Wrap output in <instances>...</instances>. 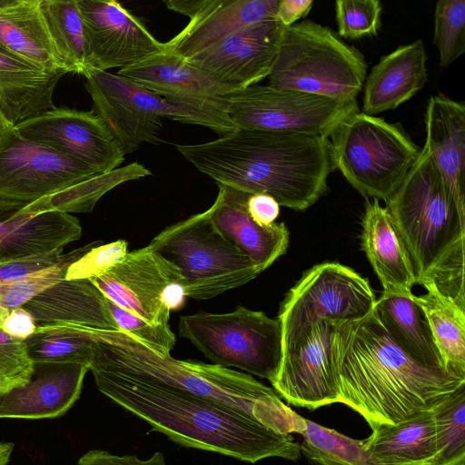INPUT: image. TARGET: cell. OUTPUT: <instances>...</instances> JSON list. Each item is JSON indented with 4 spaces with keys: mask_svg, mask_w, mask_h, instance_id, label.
<instances>
[{
    "mask_svg": "<svg viewBox=\"0 0 465 465\" xmlns=\"http://www.w3.org/2000/svg\"><path fill=\"white\" fill-rule=\"evenodd\" d=\"M21 382L0 375V403L3 398L14 388L23 386Z\"/></svg>",
    "mask_w": 465,
    "mask_h": 465,
    "instance_id": "681fc988",
    "label": "cell"
},
{
    "mask_svg": "<svg viewBox=\"0 0 465 465\" xmlns=\"http://www.w3.org/2000/svg\"><path fill=\"white\" fill-rule=\"evenodd\" d=\"M117 73L223 127H236L228 115L229 102L223 90L203 71L166 49Z\"/></svg>",
    "mask_w": 465,
    "mask_h": 465,
    "instance_id": "d6986e66",
    "label": "cell"
},
{
    "mask_svg": "<svg viewBox=\"0 0 465 465\" xmlns=\"http://www.w3.org/2000/svg\"><path fill=\"white\" fill-rule=\"evenodd\" d=\"M37 325L73 324L119 331L105 298L90 280H62L22 306Z\"/></svg>",
    "mask_w": 465,
    "mask_h": 465,
    "instance_id": "4316f807",
    "label": "cell"
},
{
    "mask_svg": "<svg viewBox=\"0 0 465 465\" xmlns=\"http://www.w3.org/2000/svg\"><path fill=\"white\" fill-rule=\"evenodd\" d=\"M179 335L191 341L213 364L275 378L282 359L278 319L238 306L227 313L198 312L179 319Z\"/></svg>",
    "mask_w": 465,
    "mask_h": 465,
    "instance_id": "9c48e42d",
    "label": "cell"
},
{
    "mask_svg": "<svg viewBox=\"0 0 465 465\" xmlns=\"http://www.w3.org/2000/svg\"><path fill=\"white\" fill-rule=\"evenodd\" d=\"M433 44L440 65L447 67L465 52V0H440L434 12Z\"/></svg>",
    "mask_w": 465,
    "mask_h": 465,
    "instance_id": "f35d334b",
    "label": "cell"
},
{
    "mask_svg": "<svg viewBox=\"0 0 465 465\" xmlns=\"http://www.w3.org/2000/svg\"><path fill=\"white\" fill-rule=\"evenodd\" d=\"M361 245L381 281L382 293L411 296L416 284L411 259L386 207L377 199L366 203Z\"/></svg>",
    "mask_w": 465,
    "mask_h": 465,
    "instance_id": "484cf974",
    "label": "cell"
},
{
    "mask_svg": "<svg viewBox=\"0 0 465 465\" xmlns=\"http://www.w3.org/2000/svg\"><path fill=\"white\" fill-rule=\"evenodd\" d=\"M177 151L216 183L265 193L295 211L314 204L328 189L334 166L327 137L236 129Z\"/></svg>",
    "mask_w": 465,
    "mask_h": 465,
    "instance_id": "3957f363",
    "label": "cell"
},
{
    "mask_svg": "<svg viewBox=\"0 0 465 465\" xmlns=\"http://www.w3.org/2000/svg\"><path fill=\"white\" fill-rule=\"evenodd\" d=\"M284 29L276 18L263 20L185 60L203 71L227 95L257 84L270 75Z\"/></svg>",
    "mask_w": 465,
    "mask_h": 465,
    "instance_id": "9a60e30c",
    "label": "cell"
},
{
    "mask_svg": "<svg viewBox=\"0 0 465 465\" xmlns=\"http://www.w3.org/2000/svg\"><path fill=\"white\" fill-rule=\"evenodd\" d=\"M366 74L358 49L331 28L302 20L285 27L268 85L351 102L362 90Z\"/></svg>",
    "mask_w": 465,
    "mask_h": 465,
    "instance_id": "8992f818",
    "label": "cell"
},
{
    "mask_svg": "<svg viewBox=\"0 0 465 465\" xmlns=\"http://www.w3.org/2000/svg\"><path fill=\"white\" fill-rule=\"evenodd\" d=\"M0 45L40 70L67 74L48 34L40 0H0Z\"/></svg>",
    "mask_w": 465,
    "mask_h": 465,
    "instance_id": "f1b7e54d",
    "label": "cell"
},
{
    "mask_svg": "<svg viewBox=\"0 0 465 465\" xmlns=\"http://www.w3.org/2000/svg\"><path fill=\"white\" fill-rule=\"evenodd\" d=\"M422 295L411 299L420 309L441 359L443 369L465 378V309L441 294L433 286H425Z\"/></svg>",
    "mask_w": 465,
    "mask_h": 465,
    "instance_id": "1f68e13d",
    "label": "cell"
},
{
    "mask_svg": "<svg viewBox=\"0 0 465 465\" xmlns=\"http://www.w3.org/2000/svg\"><path fill=\"white\" fill-rule=\"evenodd\" d=\"M90 69L132 65L165 49L140 18L114 0H77ZM88 70V71H89Z\"/></svg>",
    "mask_w": 465,
    "mask_h": 465,
    "instance_id": "ac0fdd59",
    "label": "cell"
},
{
    "mask_svg": "<svg viewBox=\"0 0 465 465\" xmlns=\"http://www.w3.org/2000/svg\"><path fill=\"white\" fill-rule=\"evenodd\" d=\"M375 302L368 281L351 268L338 262L317 264L302 274L281 304L282 348L321 320L337 323L362 319Z\"/></svg>",
    "mask_w": 465,
    "mask_h": 465,
    "instance_id": "30bf717a",
    "label": "cell"
},
{
    "mask_svg": "<svg viewBox=\"0 0 465 465\" xmlns=\"http://www.w3.org/2000/svg\"><path fill=\"white\" fill-rule=\"evenodd\" d=\"M14 126L12 125L7 119L5 117V115L0 111V138L4 134V133L10 127Z\"/></svg>",
    "mask_w": 465,
    "mask_h": 465,
    "instance_id": "816d5d0a",
    "label": "cell"
},
{
    "mask_svg": "<svg viewBox=\"0 0 465 465\" xmlns=\"http://www.w3.org/2000/svg\"><path fill=\"white\" fill-rule=\"evenodd\" d=\"M334 169L361 194L387 203L416 162L420 149L401 124L355 112L329 136Z\"/></svg>",
    "mask_w": 465,
    "mask_h": 465,
    "instance_id": "52a82bcc",
    "label": "cell"
},
{
    "mask_svg": "<svg viewBox=\"0 0 465 465\" xmlns=\"http://www.w3.org/2000/svg\"><path fill=\"white\" fill-rule=\"evenodd\" d=\"M180 273L186 297L207 300L261 272L212 223L207 210L166 227L148 244Z\"/></svg>",
    "mask_w": 465,
    "mask_h": 465,
    "instance_id": "ba28073f",
    "label": "cell"
},
{
    "mask_svg": "<svg viewBox=\"0 0 465 465\" xmlns=\"http://www.w3.org/2000/svg\"><path fill=\"white\" fill-rule=\"evenodd\" d=\"M279 0H173L171 10L187 15V25L165 49L187 59L250 25L276 18Z\"/></svg>",
    "mask_w": 465,
    "mask_h": 465,
    "instance_id": "ffe728a7",
    "label": "cell"
},
{
    "mask_svg": "<svg viewBox=\"0 0 465 465\" xmlns=\"http://www.w3.org/2000/svg\"><path fill=\"white\" fill-rule=\"evenodd\" d=\"M227 113L237 129L318 135L329 138L357 100L342 102L299 91L254 84L226 95Z\"/></svg>",
    "mask_w": 465,
    "mask_h": 465,
    "instance_id": "8fae6325",
    "label": "cell"
},
{
    "mask_svg": "<svg viewBox=\"0 0 465 465\" xmlns=\"http://www.w3.org/2000/svg\"><path fill=\"white\" fill-rule=\"evenodd\" d=\"M151 175L143 164L134 162L111 172L97 174L51 196L30 203L20 210L23 214L46 212L90 213L98 200L116 186Z\"/></svg>",
    "mask_w": 465,
    "mask_h": 465,
    "instance_id": "d6a6232c",
    "label": "cell"
},
{
    "mask_svg": "<svg viewBox=\"0 0 465 465\" xmlns=\"http://www.w3.org/2000/svg\"><path fill=\"white\" fill-rule=\"evenodd\" d=\"M331 330L330 321L321 320L282 348L280 367L271 384L288 404L314 411L339 402L331 360Z\"/></svg>",
    "mask_w": 465,
    "mask_h": 465,
    "instance_id": "e0dca14e",
    "label": "cell"
},
{
    "mask_svg": "<svg viewBox=\"0 0 465 465\" xmlns=\"http://www.w3.org/2000/svg\"><path fill=\"white\" fill-rule=\"evenodd\" d=\"M246 208L253 221L262 226L275 223L280 213L279 203L265 193H251L246 202Z\"/></svg>",
    "mask_w": 465,
    "mask_h": 465,
    "instance_id": "7dc6e473",
    "label": "cell"
},
{
    "mask_svg": "<svg viewBox=\"0 0 465 465\" xmlns=\"http://www.w3.org/2000/svg\"><path fill=\"white\" fill-rule=\"evenodd\" d=\"M37 368L43 370L36 377L3 398L0 418L35 420L64 415L79 399L90 364Z\"/></svg>",
    "mask_w": 465,
    "mask_h": 465,
    "instance_id": "cb8c5ba5",
    "label": "cell"
},
{
    "mask_svg": "<svg viewBox=\"0 0 465 465\" xmlns=\"http://www.w3.org/2000/svg\"><path fill=\"white\" fill-rule=\"evenodd\" d=\"M97 243L68 266L64 280H89L104 272L128 252V243L124 240Z\"/></svg>",
    "mask_w": 465,
    "mask_h": 465,
    "instance_id": "b9f144b4",
    "label": "cell"
},
{
    "mask_svg": "<svg viewBox=\"0 0 465 465\" xmlns=\"http://www.w3.org/2000/svg\"><path fill=\"white\" fill-rule=\"evenodd\" d=\"M105 303L119 331L128 333L154 350L171 352L175 344V335L170 325L149 322L106 298Z\"/></svg>",
    "mask_w": 465,
    "mask_h": 465,
    "instance_id": "60d3db41",
    "label": "cell"
},
{
    "mask_svg": "<svg viewBox=\"0 0 465 465\" xmlns=\"http://www.w3.org/2000/svg\"><path fill=\"white\" fill-rule=\"evenodd\" d=\"M89 280L104 298L154 324L169 325L186 297L177 269L148 245Z\"/></svg>",
    "mask_w": 465,
    "mask_h": 465,
    "instance_id": "7c38bea8",
    "label": "cell"
},
{
    "mask_svg": "<svg viewBox=\"0 0 465 465\" xmlns=\"http://www.w3.org/2000/svg\"><path fill=\"white\" fill-rule=\"evenodd\" d=\"M15 128L22 136L72 157L98 174L119 168L124 161L125 154L93 110L55 107Z\"/></svg>",
    "mask_w": 465,
    "mask_h": 465,
    "instance_id": "2e32d148",
    "label": "cell"
},
{
    "mask_svg": "<svg viewBox=\"0 0 465 465\" xmlns=\"http://www.w3.org/2000/svg\"><path fill=\"white\" fill-rule=\"evenodd\" d=\"M85 88L99 116L124 154L158 140L165 99L119 74L90 69Z\"/></svg>",
    "mask_w": 465,
    "mask_h": 465,
    "instance_id": "5bb4252c",
    "label": "cell"
},
{
    "mask_svg": "<svg viewBox=\"0 0 465 465\" xmlns=\"http://www.w3.org/2000/svg\"><path fill=\"white\" fill-rule=\"evenodd\" d=\"M217 185V197L207 210L212 223L262 272L286 252L289 231L285 223L258 224L246 208L251 193L222 183Z\"/></svg>",
    "mask_w": 465,
    "mask_h": 465,
    "instance_id": "44dd1931",
    "label": "cell"
},
{
    "mask_svg": "<svg viewBox=\"0 0 465 465\" xmlns=\"http://www.w3.org/2000/svg\"><path fill=\"white\" fill-rule=\"evenodd\" d=\"M424 148L465 221V105L444 94L428 100Z\"/></svg>",
    "mask_w": 465,
    "mask_h": 465,
    "instance_id": "603a6c76",
    "label": "cell"
},
{
    "mask_svg": "<svg viewBox=\"0 0 465 465\" xmlns=\"http://www.w3.org/2000/svg\"><path fill=\"white\" fill-rule=\"evenodd\" d=\"M312 5V0H279L275 17L285 27L291 26L305 17Z\"/></svg>",
    "mask_w": 465,
    "mask_h": 465,
    "instance_id": "c3c4849f",
    "label": "cell"
},
{
    "mask_svg": "<svg viewBox=\"0 0 465 465\" xmlns=\"http://www.w3.org/2000/svg\"><path fill=\"white\" fill-rule=\"evenodd\" d=\"M100 392L187 448L252 464L268 458L296 461L301 444L224 406L139 378L91 366Z\"/></svg>",
    "mask_w": 465,
    "mask_h": 465,
    "instance_id": "7a4b0ae2",
    "label": "cell"
},
{
    "mask_svg": "<svg viewBox=\"0 0 465 465\" xmlns=\"http://www.w3.org/2000/svg\"><path fill=\"white\" fill-rule=\"evenodd\" d=\"M331 360L339 402L371 428L395 425L431 410L465 384V378L426 367L407 355L374 309L362 319L332 323Z\"/></svg>",
    "mask_w": 465,
    "mask_h": 465,
    "instance_id": "6da1fadb",
    "label": "cell"
},
{
    "mask_svg": "<svg viewBox=\"0 0 465 465\" xmlns=\"http://www.w3.org/2000/svg\"><path fill=\"white\" fill-rule=\"evenodd\" d=\"M361 440L365 450L382 465H431L437 454L431 410L395 424L371 428Z\"/></svg>",
    "mask_w": 465,
    "mask_h": 465,
    "instance_id": "f546056e",
    "label": "cell"
},
{
    "mask_svg": "<svg viewBox=\"0 0 465 465\" xmlns=\"http://www.w3.org/2000/svg\"><path fill=\"white\" fill-rule=\"evenodd\" d=\"M437 454L431 465H465V384L431 409Z\"/></svg>",
    "mask_w": 465,
    "mask_h": 465,
    "instance_id": "d590c367",
    "label": "cell"
},
{
    "mask_svg": "<svg viewBox=\"0 0 465 465\" xmlns=\"http://www.w3.org/2000/svg\"><path fill=\"white\" fill-rule=\"evenodd\" d=\"M78 465H167L164 456L155 451L147 459L137 455H117L104 450H91L80 457Z\"/></svg>",
    "mask_w": 465,
    "mask_h": 465,
    "instance_id": "f6af8a7d",
    "label": "cell"
},
{
    "mask_svg": "<svg viewBox=\"0 0 465 465\" xmlns=\"http://www.w3.org/2000/svg\"><path fill=\"white\" fill-rule=\"evenodd\" d=\"M64 72L38 69L0 45V111L12 125L55 108L54 92Z\"/></svg>",
    "mask_w": 465,
    "mask_h": 465,
    "instance_id": "83f0119b",
    "label": "cell"
},
{
    "mask_svg": "<svg viewBox=\"0 0 465 465\" xmlns=\"http://www.w3.org/2000/svg\"><path fill=\"white\" fill-rule=\"evenodd\" d=\"M411 295L382 293L376 300L374 311L388 333L407 355L426 367L444 370L429 326Z\"/></svg>",
    "mask_w": 465,
    "mask_h": 465,
    "instance_id": "4dcf8cb0",
    "label": "cell"
},
{
    "mask_svg": "<svg viewBox=\"0 0 465 465\" xmlns=\"http://www.w3.org/2000/svg\"><path fill=\"white\" fill-rule=\"evenodd\" d=\"M36 326L32 314L23 307L3 312L0 318V331L21 341L32 336Z\"/></svg>",
    "mask_w": 465,
    "mask_h": 465,
    "instance_id": "bcb514c9",
    "label": "cell"
},
{
    "mask_svg": "<svg viewBox=\"0 0 465 465\" xmlns=\"http://www.w3.org/2000/svg\"><path fill=\"white\" fill-rule=\"evenodd\" d=\"M35 371L25 341L0 331V375L26 384Z\"/></svg>",
    "mask_w": 465,
    "mask_h": 465,
    "instance_id": "7bdbcfd3",
    "label": "cell"
},
{
    "mask_svg": "<svg viewBox=\"0 0 465 465\" xmlns=\"http://www.w3.org/2000/svg\"><path fill=\"white\" fill-rule=\"evenodd\" d=\"M2 313H3V312H0V318H1Z\"/></svg>",
    "mask_w": 465,
    "mask_h": 465,
    "instance_id": "f5cc1de1",
    "label": "cell"
},
{
    "mask_svg": "<svg viewBox=\"0 0 465 465\" xmlns=\"http://www.w3.org/2000/svg\"><path fill=\"white\" fill-rule=\"evenodd\" d=\"M386 203L416 283L433 286L465 309V221L424 147Z\"/></svg>",
    "mask_w": 465,
    "mask_h": 465,
    "instance_id": "5b68a950",
    "label": "cell"
},
{
    "mask_svg": "<svg viewBox=\"0 0 465 465\" xmlns=\"http://www.w3.org/2000/svg\"><path fill=\"white\" fill-rule=\"evenodd\" d=\"M427 58L421 39L382 56L365 78L362 113L375 116L413 97L428 80Z\"/></svg>",
    "mask_w": 465,
    "mask_h": 465,
    "instance_id": "d4e9b609",
    "label": "cell"
},
{
    "mask_svg": "<svg viewBox=\"0 0 465 465\" xmlns=\"http://www.w3.org/2000/svg\"><path fill=\"white\" fill-rule=\"evenodd\" d=\"M95 243L67 252L61 262L34 275L21 280L0 282V312L22 307L43 291L64 280L68 266Z\"/></svg>",
    "mask_w": 465,
    "mask_h": 465,
    "instance_id": "74e56055",
    "label": "cell"
},
{
    "mask_svg": "<svg viewBox=\"0 0 465 465\" xmlns=\"http://www.w3.org/2000/svg\"><path fill=\"white\" fill-rule=\"evenodd\" d=\"M14 450L11 442H0V465H7Z\"/></svg>",
    "mask_w": 465,
    "mask_h": 465,
    "instance_id": "f907efd6",
    "label": "cell"
},
{
    "mask_svg": "<svg viewBox=\"0 0 465 465\" xmlns=\"http://www.w3.org/2000/svg\"><path fill=\"white\" fill-rule=\"evenodd\" d=\"M66 253L61 251L26 256L0 262V282L21 280L61 262Z\"/></svg>",
    "mask_w": 465,
    "mask_h": 465,
    "instance_id": "ee69618b",
    "label": "cell"
},
{
    "mask_svg": "<svg viewBox=\"0 0 465 465\" xmlns=\"http://www.w3.org/2000/svg\"><path fill=\"white\" fill-rule=\"evenodd\" d=\"M301 451L313 465H382L354 440L306 419Z\"/></svg>",
    "mask_w": 465,
    "mask_h": 465,
    "instance_id": "e575fe53",
    "label": "cell"
},
{
    "mask_svg": "<svg viewBox=\"0 0 465 465\" xmlns=\"http://www.w3.org/2000/svg\"><path fill=\"white\" fill-rule=\"evenodd\" d=\"M382 5L378 0H338L335 2V19L338 35L358 39L377 35L381 28Z\"/></svg>",
    "mask_w": 465,
    "mask_h": 465,
    "instance_id": "ab89813d",
    "label": "cell"
},
{
    "mask_svg": "<svg viewBox=\"0 0 465 465\" xmlns=\"http://www.w3.org/2000/svg\"><path fill=\"white\" fill-rule=\"evenodd\" d=\"M48 34L66 73L88 70L84 26L77 0H40Z\"/></svg>",
    "mask_w": 465,
    "mask_h": 465,
    "instance_id": "836d02e7",
    "label": "cell"
},
{
    "mask_svg": "<svg viewBox=\"0 0 465 465\" xmlns=\"http://www.w3.org/2000/svg\"><path fill=\"white\" fill-rule=\"evenodd\" d=\"M27 204L0 198V262L62 252L82 235L76 217L60 212L21 213Z\"/></svg>",
    "mask_w": 465,
    "mask_h": 465,
    "instance_id": "7402d4cb",
    "label": "cell"
},
{
    "mask_svg": "<svg viewBox=\"0 0 465 465\" xmlns=\"http://www.w3.org/2000/svg\"><path fill=\"white\" fill-rule=\"evenodd\" d=\"M25 342L35 366L91 364L94 341L84 335L37 325Z\"/></svg>",
    "mask_w": 465,
    "mask_h": 465,
    "instance_id": "8d00e7d4",
    "label": "cell"
},
{
    "mask_svg": "<svg viewBox=\"0 0 465 465\" xmlns=\"http://www.w3.org/2000/svg\"><path fill=\"white\" fill-rule=\"evenodd\" d=\"M94 341L91 366H95L208 401L282 434H302L306 419L288 407L275 391L252 376L216 364L182 361L122 331L70 324Z\"/></svg>",
    "mask_w": 465,
    "mask_h": 465,
    "instance_id": "277c9868",
    "label": "cell"
},
{
    "mask_svg": "<svg viewBox=\"0 0 465 465\" xmlns=\"http://www.w3.org/2000/svg\"><path fill=\"white\" fill-rule=\"evenodd\" d=\"M83 163L22 136L0 138V198L33 203L97 175Z\"/></svg>",
    "mask_w": 465,
    "mask_h": 465,
    "instance_id": "4fadbf2b",
    "label": "cell"
}]
</instances>
